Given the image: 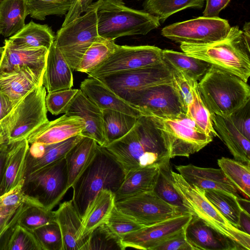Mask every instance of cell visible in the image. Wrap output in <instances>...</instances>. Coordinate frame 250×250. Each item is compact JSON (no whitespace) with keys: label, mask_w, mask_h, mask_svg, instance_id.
Segmentation results:
<instances>
[{"label":"cell","mask_w":250,"mask_h":250,"mask_svg":"<svg viewBox=\"0 0 250 250\" xmlns=\"http://www.w3.org/2000/svg\"><path fill=\"white\" fill-rule=\"evenodd\" d=\"M186 228L164 240L152 250H195L187 238Z\"/></svg>","instance_id":"51"},{"label":"cell","mask_w":250,"mask_h":250,"mask_svg":"<svg viewBox=\"0 0 250 250\" xmlns=\"http://www.w3.org/2000/svg\"><path fill=\"white\" fill-rule=\"evenodd\" d=\"M115 207L144 226L184 213L162 199L153 191L115 202Z\"/></svg>","instance_id":"14"},{"label":"cell","mask_w":250,"mask_h":250,"mask_svg":"<svg viewBox=\"0 0 250 250\" xmlns=\"http://www.w3.org/2000/svg\"><path fill=\"white\" fill-rule=\"evenodd\" d=\"M78 91L71 88L48 92L45 97L47 110L54 115L65 113Z\"/></svg>","instance_id":"48"},{"label":"cell","mask_w":250,"mask_h":250,"mask_svg":"<svg viewBox=\"0 0 250 250\" xmlns=\"http://www.w3.org/2000/svg\"><path fill=\"white\" fill-rule=\"evenodd\" d=\"M239 229L250 235V214L242 210L239 216Z\"/></svg>","instance_id":"58"},{"label":"cell","mask_w":250,"mask_h":250,"mask_svg":"<svg viewBox=\"0 0 250 250\" xmlns=\"http://www.w3.org/2000/svg\"><path fill=\"white\" fill-rule=\"evenodd\" d=\"M122 98L144 117L173 118L185 113L172 83L129 92Z\"/></svg>","instance_id":"12"},{"label":"cell","mask_w":250,"mask_h":250,"mask_svg":"<svg viewBox=\"0 0 250 250\" xmlns=\"http://www.w3.org/2000/svg\"><path fill=\"white\" fill-rule=\"evenodd\" d=\"M80 250H123L121 239L104 223L95 229Z\"/></svg>","instance_id":"44"},{"label":"cell","mask_w":250,"mask_h":250,"mask_svg":"<svg viewBox=\"0 0 250 250\" xmlns=\"http://www.w3.org/2000/svg\"><path fill=\"white\" fill-rule=\"evenodd\" d=\"M67 184L66 162L63 158L24 177L22 189L25 203L52 210L68 190Z\"/></svg>","instance_id":"8"},{"label":"cell","mask_w":250,"mask_h":250,"mask_svg":"<svg viewBox=\"0 0 250 250\" xmlns=\"http://www.w3.org/2000/svg\"><path fill=\"white\" fill-rule=\"evenodd\" d=\"M27 0H4L0 5V34L10 37L25 25Z\"/></svg>","instance_id":"33"},{"label":"cell","mask_w":250,"mask_h":250,"mask_svg":"<svg viewBox=\"0 0 250 250\" xmlns=\"http://www.w3.org/2000/svg\"><path fill=\"white\" fill-rule=\"evenodd\" d=\"M185 231L188 242L195 250H241L231 239L193 216Z\"/></svg>","instance_id":"22"},{"label":"cell","mask_w":250,"mask_h":250,"mask_svg":"<svg viewBox=\"0 0 250 250\" xmlns=\"http://www.w3.org/2000/svg\"><path fill=\"white\" fill-rule=\"evenodd\" d=\"M46 90L40 84L27 93L0 121V133L9 142L26 139L49 120L45 105Z\"/></svg>","instance_id":"7"},{"label":"cell","mask_w":250,"mask_h":250,"mask_svg":"<svg viewBox=\"0 0 250 250\" xmlns=\"http://www.w3.org/2000/svg\"><path fill=\"white\" fill-rule=\"evenodd\" d=\"M105 224L110 230L122 240L128 233L144 227L133 218L114 207Z\"/></svg>","instance_id":"46"},{"label":"cell","mask_w":250,"mask_h":250,"mask_svg":"<svg viewBox=\"0 0 250 250\" xmlns=\"http://www.w3.org/2000/svg\"><path fill=\"white\" fill-rule=\"evenodd\" d=\"M192 218L181 213L128 233L122 239L123 250L127 248L152 250L158 244L185 229Z\"/></svg>","instance_id":"16"},{"label":"cell","mask_w":250,"mask_h":250,"mask_svg":"<svg viewBox=\"0 0 250 250\" xmlns=\"http://www.w3.org/2000/svg\"><path fill=\"white\" fill-rule=\"evenodd\" d=\"M55 221L54 211L25 203L17 224L32 231L42 226Z\"/></svg>","instance_id":"45"},{"label":"cell","mask_w":250,"mask_h":250,"mask_svg":"<svg viewBox=\"0 0 250 250\" xmlns=\"http://www.w3.org/2000/svg\"><path fill=\"white\" fill-rule=\"evenodd\" d=\"M217 163L227 177L245 197H250V164L226 157L218 159Z\"/></svg>","instance_id":"37"},{"label":"cell","mask_w":250,"mask_h":250,"mask_svg":"<svg viewBox=\"0 0 250 250\" xmlns=\"http://www.w3.org/2000/svg\"><path fill=\"white\" fill-rule=\"evenodd\" d=\"M29 147L26 139L14 142L9 152L0 196L24 182L25 161Z\"/></svg>","instance_id":"30"},{"label":"cell","mask_w":250,"mask_h":250,"mask_svg":"<svg viewBox=\"0 0 250 250\" xmlns=\"http://www.w3.org/2000/svg\"><path fill=\"white\" fill-rule=\"evenodd\" d=\"M0 250H42V248L32 231L16 223L0 239Z\"/></svg>","instance_id":"39"},{"label":"cell","mask_w":250,"mask_h":250,"mask_svg":"<svg viewBox=\"0 0 250 250\" xmlns=\"http://www.w3.org/2000/svg\"><path fill=\"white\" fill-rule=\"evenodd\" d=\"M82 92L102 109L124 113L137 118L143 117L135 106L120 97L98 78L89 77L81 83Z\"/></svg>","instance_id":"20"},{"label":"cell","mask_w":250,"mask_h":250,"mask_svg":"<svg viewBox=\"0 0 250 250\" xmlns=\"http://www.w3.org/2000/svg\"><path fill=\"white\" fill-rule=\"evenodd\" d=\"M250 101L244 106L238 109L230 115L234 125L248 139H250Z\"/></svg>","instance_id":"52"},{"label":"cell","mask_w":250,"mask_h":250,"mask_svg":"<svg viewBox=\"0 0 250 250\" xmlns=\"http://www.w3.org/2000/svg\"></svg>","instance_id":"64"},{"label":"cell","mask_w":250,"mask_h":250,"mask_svg":"<svg viewBox=\"0 0 250 250\" xmlns=\"http://www.w3.org/2000/svg\"><path fill=\"white\" fill-rule=\"evenodd\" d=\"M204 194L222 215L232 226L239 229V216L242 210L238 200L239 196L218 189H205Z\"/></svg>","instance_id":"35"},{"label":"cell","mask_w":250,"mask_h":250,"mask_svg":"<svg viewBox=\"0 0 250 250\" xmlns=\"http://www.w3.org/2000/svg\"><path fill=\"white\" fill-rule=\"evenodd\" d=\"M162 59L171 70L183 72L196 81L203 78L211 66L209 63L184 52L172 50H162Z\"/></svg>","instance_id":"34"},{"label":"cell","mask_w":250,"mask_h":250,"mask_svg":"<svg viewBox=\"0 0 250 250\" xmlns=\"http://www.w3.org/2000/svg\"><path fill=\"white\" fill-rule=\"evenodd\" d=\"M230 28L226 20L200 17L166 26L161 35L180 43L204 44L224 39Z\"/></svg>","instance_id":"13"},{"label":"cell","mask_w":250,"mask_h":250,"mask_svg":"<svg viewBox=\"0 0 250 250\" xmlns=\"http://www.w3.org/2000/svg\"><path fill=\"white\" fill-rule=\"evenodd\" d=\"M14 142H9L5 141L0 144V195L9 152Z\"/></svg>","instance_id":"55"},{"label":"cell","mask_w":250,"mask_h":250,"mask_svg":"<svg viewBox=\"0 0 250 250\" xmlns=\"http://www.w3.org/2000/svg\"><path fill=\"white\" fill-rule=\"evenodd\" d=\"M25 204V203L22 204L14 214L9 216L6 217L0 216V240L6 231L17 223Z\"/></svg>","instance_id":"56"},{"label":"cell","mask_w":250,"mask_h":250,"mask_svg":"<svg viewBox=\"0 0 250 250\" xmlns=\"http://www.w3.org/2000/svg\"><path fill=\"white\" fill-rule=\"evenodd\" d=\"M18 101H12L8 96L0 92V121L9 113Z\"/></svg>","instance_id":"57"},{"label":"cell","mask_w":250,"mask_h":250,"mask_svg":"<svg viewBox=\"0 0 250 250\" xmlns=\"http://www.w3.org/2000/svg\"><path fill=\"white\" fill-rule=\"evenodd\" d=\"M75 0H27L28 15L43 21L50 15H66Z\"/></svg>","instance_id":"43"},{"label":"cell","mask_w":250,"mask_h":250,"mask_svg":"<svg viewBox=\"0 0 250 250\" xmlns=\"http://www.w3.org/2000/svg\"><path fill=\"white\" fill-rule=\"evenodd\" d=\"M4 0H0V5Z\"/></svg>","instance_id":"63"},{"label":"cell","mask_w":250,"mask_h":250,"mask_svg":"<svg viewBox=\"0 0 250 250\" xmlns=\"http://www.w3.org/2000/svg\"><path fill=\"white\" fill-rule=\"evenodd\" d=\"M121 98L126 93L150 86L171 83L172 71L164 62L98 78Z\"/></svg>","instance_id":"15"},{"label":"cell","mask_w":250,"mask_h":250,"mask_svg":"<svg viewBox=\"0 0 250 250\" xmlns=\"http://www.w3.org/2000/svg\"><path fill=\"white\" fill-rule=\"evenodd\" d=\"M159 172V166L154 165L137 169L127 174L114 193L115 202L153 191Z\"/></svg>","instance_id":"28"},{"label":"cell","mask_w":250,"mask_h":250,"mask_svg":"<svg viewBox=\"0 0 250 250\" xmlns=\"http://www.w3.org/2000/svg\"><path fill=\"white\" fill-rule=\"evenodd\" d=\"M83 136L76 135L61 142L44 145L29 144L24 169V177L63 158Z\"/></svg>","instance_id":"21"},{"label":"cell","mask_w":250,"mask_h":250,"mask_svg":"<svg viewBox=\"0 0 250 250\" xmlns=\"http://www.w3.org/2000/svg\"><path fill=\"white\" fill-rule=\"evenodd\" d=\"M148 117L160 130L170 159L188 157L212 141L213 137L201 131L186 113L173 118Z\"/></svg>","instance_id":"9"},{"label":"cell","mask_w":250,"mask_h":250,"mask_svg":"<svg viewBox=\"0 0 250 250\" xmlns=\"http://www.w3.org/2000/svg\"><path fill=\"white\" fill-rule=\"evenodd\" d=\"M93 7L69 23L62 26L54 41L72 71L94 42L104 39L98 33L97 9Z\"/></svg>","instance_id":"10"},{"label":"cell","mask_w":250,"mask_h":250,"mask_svg":"<svg viewBox=\"0 0 250 250\" xmlns=\"http://www.w3.org/2000/svg\"><path fill=\"white\" fill-rule=\"evenodd\" d=\"M72 71L62 52L53 43L48 51L42 78V84L47 92L71 88Z\"/></svg>","instance_id":"24"},{"label":"cell","mask_w":250,"mask_h":250,"mask_svg":"<svg viewBox=\"0 0 250 250\" xmlns=\"http://www.w3.org/2000/svg\"><path fill=\"white\" fill-rule=\"evenodd\" d=\"M186 114L201 131L212 137L220 138L214 128L211 113L201 97L198 83L192 89V100L188 105Z\"/></svg>","instance_id":"40"},{"label":"cell","mask_w":250,"mask_h":250,"mask_svg":"<svg viewBox=\"0 0 250 250\" xmlns=\"http://www.w3.org/2000/svg\"><path fill=\"white\" fill-rule=\"evenodd\" d=\"M103 147L125 176L148 166H160L170 159L160 130L148 117L139 118L127 134Z\"/></svg>","instance_id":"1"},{"label":"cell","mask_w":250,"mask_h":250,"mask_svg":"<svg viewBox=\"0 0 250 250\" xmlns=\"http://www.w3.org/2000/svg\"><path fill=\"white\" fill-rule=\"evenodd\" d=\"M173 186L188 212L233 241L241 250H250V235L232 226L208 201L204 190L187 183L172 171Z\"/></svg>","instance_id":"6"},{"label":"cell","mask_w":250,"mask_h":250,"mask_svg":"<svg viewBox=\"0 0 250 250\" xmlns=\"http://www.w3.org/2000/svg\"><path fill=\"white\" fill-rule=\"evenodd\" d=\"M98 144L93 139L83 137L65 157L67 171L68 190L93 159Z\"/></svg>","instance_id":"29"},{"label":"cell","mask_w":250,"mask_h":250,"mask_svg":"<svg viewBox=\"0 0 250 250\" xmlns=\"http://www.w3.org/2000/svg\"><path fill=\"white\" fill-rule=\"evenodd\" d=\"M184 180L200 189H218L239 196L238 189L220 168L199 167L192 164L175 166Z\"/></svg>","instance_id":"23"},{"label":"cell","mask_w":250,"mask_h":250,"mask_svg":"<svg viewBox=\"0 0 250 250\" xmlns=\"http://www.w3.org/2000/svg\"><path fill=\"white\" fill-rule=\"evenodd\" d=\"M125 177L120 166L98 145L93 159L71 187L72 200L81 218L100 191L106 189L115 193Z\"/></svg>","instance_id":"4"},{"label":"cell","mask_w":250,"mask_h":250,"mask_svg":"<svg viewBox=\"0 0 250 250\" xmlns=\"http://www.w3.org/2000/svg\"><path fill=\"white\" fill-rule=\"evenodd\" d=\"M180 48L187 55L232 73L247 83L250 76V50L238 26L231 27L227 36L220 41L204 44L182 43Z\"/></svg>","instance_id":"2"},{"label":"cell","mask_w":250,"mask_h":250,"mask_svg":"<svg viewBox=\"0 0 250 250\" xmlns=\"http://www.w3.org/2000/svg\"><path fill=\"white\" fill-rule=\"evenodd\" d=\"M102 110L106 145L120 139L127 134L138 119L115 110Z\"/></svg>","instance_id":"36"},{"label":"cell","mask_w":250,"mask_h":250,"mask_svg":"<svg viewBox=\"0 0 250 250\" xmlns=\"http://www.w3.org/2000/svg\"><path fill=\"white\" fill-rule=\"evenodd\" d=\"M198 87L210 113L220 116H229L250 101L247 82L213 65L198 83Z\"/></svg>","instance_id":"3"},{"label":"cell","mask_w":250,"mask_h":250,"mask_svg":"<svg viewBox=\"0 0 250 250\" xmlns=\"http://www.w3.org/2000/svg\"><path fill=\"white\" fill-rule=\"evenodd\" d=\"M103 0H75L72 6L65 15L62 26L65 25L82 15L89 9L98 6Z\"/></svg>","instance_id":"53"},{"label":"cell","mask_w":250,"mask_h":250,"mask_svg":"<svg viewBox=\"0 0 250 250\" xmlns=\"http://www.w3.org/2000/svg\"><path fill=\"white\" fill-rule=\"evenodd\" d=\"M23 182L9 192L0 196V217H6L14 214L20 206L25 203V197L22 189Z\"/></svg>","instance_id":"50"},{"label":"cell","mask_w":250,"mask_h":250,"mask_svg":"<svg viewBox=\"0 0 250 250\" xmlns=\"http://www.w3.org/2000/svg\"><path fill=\"white\" fill-rule=\"evenodd\" d=\"M205 0H145L144 11L158 18L162 23L174 13L187 8L201 9Z\"/></svg>","instance_id":"38"},{"label":"cell","mask_w":250,"mask_h":250,"mask_svg":"<svg viewBox=\"0 0 250 250\" xmlns=\"http://www.w3.org/2000/svg\"><path fill=\"white\" fill-rule=\"evenodd\" d=\"M55 37L52 29L47 25L31 21L7 40L17 49L45 47L49 49L54 42Z\"/></svg>","instance_id":"31"},{"label":"cell","mask_w":250,"mask_h":250,"mask_svg":"<svg viewBox=\"0 0 250 250\" xmlns=\"http://www.w3.org/2000/svg\"><path fill=\"white\" fill-rule=\"evenodd\" d=\"M230 1V0H206L203 17L210 18L219 17L221 11L228 5Z\"/></svg>","instance_id":"54"},{"label":"cell","mask_w":250,"mask_h":250,"mask_svg":"<svg viewBox=\"0 0 250 250\" xmlns=\"http://www.w3.org/2000/svg\"><path fill=\"white\" fill-rule=\"evenodd\" d=\"M170 162L159 166V172L153 191L166 202L179 208L183 213H189L173 186Z\"/></svg>","instance_id":"41"},{"label":"cell","mask_w":250,"mask_h":250,"mask_svg":"<svg viewBox=\"0 0 250 250\" xmlns=\"http://www.w3.org/2000/svg\"><path fill=\"white\" fill-rule=\"evenodd\" d=\"M238 200L242 209L250 214V200L238 196Z\"/></svg>","instance_id":"60"},{"label":"cell","mask_w":250,"mask_h":250,"mask_svg":"<svg viewBox=\"0 0 250 250\" xmlns=\"http://www.w3.org/2000/svg\"><path fill=\"white\" fill-rule=\"evenodd\" d=\"M85 128L83 120L78 116L64 115L47 121L38 127L26 138L29 144L49 145L81 135Z\"/></svg>","instance_id":"19"},{"label":"cell","mask_w":250,"mask_h":250,"mask_svg":"<svg viewBox=\"0 0 250 250\" xmlns=\"http://www.w3.org/2000/svg\"><path fill=\"white\" fill-rule=\"evenodd\" d=\"M4 47L0 64V78L15 73L25 66L43 77L48 49L45 47L17 49L9 43L7 39L5 40Z\"/></svg>","instance_id":"18"},{"label":"cell","mask_w":250,"mask_h":250,"mask_svg":"<svg viewBox=\"0 0 250 250\" xmlns=\"http://www.w3.org/2000/svg\"><path fill=\"white\" fill-rule=\"evenodd\" d=\"M43 77L28 67L0 78V92L18 101L35 87L42 84Z\"/></svg>","instance_id":"32"},{"label":"cell","mask_w":250,"mask_h":250,"mask_svg":"<svg viewBox=\"0 0 250 250\" xmlns=\"http://www.w3.org/2000/svg\"><path fill=\"white\" fill-rule=\"evenodd\" d=\"M6 140V139L4 137V136L2 135V133H0V144L2 143L3 142H5Z\"/></svg>","instance_id":"62"},{"label":"cell","mask_w":250,"mask_h":250,"mask_svg":"<svg viewBox=\"0 0 250 250\" xmlns=\"http://www.w3.org/2000/svg\"><path fill=\"white\" fill-rule=\"evenodd\" d=\"M164 61L162 49L152 45H116L113 52L87 73L100 78L115 73L154 66Z\"/></svg>","instance_id":"11"},{"label":"cell","mask_w":250,"mask_h":250,"mask_svg":"<svg viewBox=\"0 0 250 250\" xmlns=\"http://www.w3.org/2000/svg\"><path fill=\"white\" fill-rule=\"evenodd\" d=\"M65 114L78 116L84 122L85 128L81 135L95 140L100 146H105L103 110L89 100L80 90L68 106Z\"/></svg>","instance_id":"17"},{"label":"cell","mask_w":250,"mask_h":250,"mask_svg":"<svg viewBox=\"0 0 250 250\" xmlns=\"http://www.w3.org/2000/svg\"><path fill=\"white\" fill-rule=\"evenodd\" d=\"M4 50V46H0V64L1 62V61L2 58L3 52Z\"/></svg>","instance_id":"61"},{"label":"cell","mask_w":250,"mask_h":250,"mask_svg":"<svg viewBox=\"0 0 250 250\" xmlns=\"http://www.w3.org/2000/svg\"><path fill=\"white\" fill-rule=\"evenodd\" d=\"M116 45L115 41L105 39L93 43L83 56L76 71L87 74L104 61Z\"/></svg>","instance_id":"42"},{"label":"cell","mask_w":250,"mask_h":250,"mask_svg":"<svg viewBox=\"0 0 250 250\" xmlns=\"http://www.w3.org/2000/svg\"><path fill=\"white\" fill-rule=\"evenodd\" d=\"M172 84L179 98L183 108L186 112L188 105L192 100V89L198 83L186 74L179 71L172 70Z\"/></svg>","instance_id":"49"},{"label":"cell","mask_w":250,"mask_h":250,"mask_svg":"<svg viewBox=\"0 0 250 250\" xmlns=\"http://www.w3.org/2000/svg\"><path fill=\"white\" fill-rule=\"evenodd\" d=\"M32 232L42 250H63L62 233L56 221L42 226Z\"/></svg>","instance_id":"47"},{"label":"cell","mask_w":250,"mask_h":250,"mask_svg":"<svg viewBox=\"0 0 250 250\" xmlns=\"http://www.w3.org/2000/svg\"><path fill=\"white\" fill-rule=\"evenodd\" d=\"M54 215L62 233L63 250H80L83 245L78 239L82 218L72 199L60 204Z\"/></svg>","instance_id":"27"},{"label":"cell","mask_w":250,"mask_h":250,"mask_svg":"<svg viewBox=\"0 0 250 250\" xmlns=\"http://www.w3.org/2000/svg\"><path fill=\"white\" fill-rule=\"evenodd\" d=\"M214 128L234 159L250 164V142L234 125L229 117L211 114Z\"/></svg>","instance_id":"25"},{"label":"cell","mask_w":250,"mask_h":250,"mask_svg":"<svg viewBox=\"0 0 250 250\" xmlns=\"http://www.w3.org/2000/svg\"><path fill=\"white\" fill-rule=\"evenodd\" d=\"M115 205L114 193L106 189L100 191L88 205L82 217L78 239L84 244L91 232L104 223Z\"/></svg>","instance_id":"26"},{"label":"cell","mask_w":250,"mask_h":250,"mask_svg":"<svg viewBox=\"0 0 250 250\" xmlns=\"http://www.w3.org/2000/svg\"><path fill=\"white\" fill-rule=\"evenodd\" d=\"M97 17L99 36L106 40L145 35L160 25L158 18L128 7L122 0H103L97 7Z\"/></svg>","instance_id":"5"},{"label":"cell","mask_w":250,"mask_h":250,"mask_svg":"<svg viewBox=\"0 0 250 250\" xmlns=\"http://www.w3.org/2000/svg\"><path fill=\"white\" fill-rule=\"evenodd\" d=\"M250 23L249 22H247L245 23L243 26V37L246 44V45L248 49L250 50Z\"/></svg>","instance_id":"59"}]
</instances>
